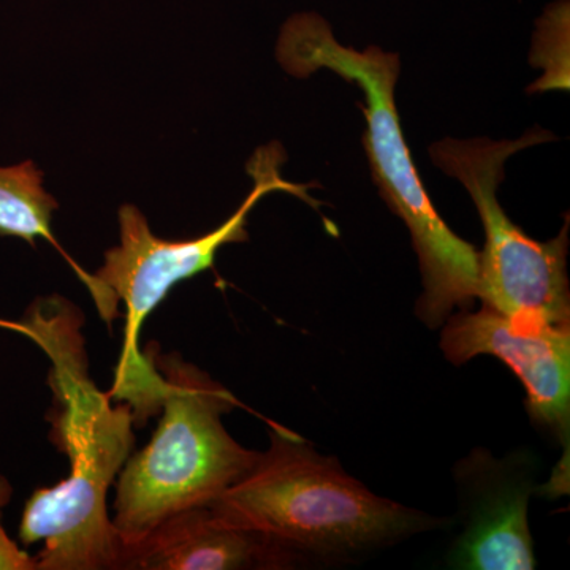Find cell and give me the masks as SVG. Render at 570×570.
<instances>
[{
    "label": "cell",
    "instance_id": "cell-10",
    "mask_svg": "<svg viewBox=\"0 0 570 570\" xmlns=\"http://www.w3.org/2000/svg\"><path fill=\"white\" fill-rule=\"evenodd\" d=\"M58 202L43 187V171L32 160L13 167H0V235L17 236L36 245L37 238L47 239L73 266L82 284L92 291V275L63 253L51 232L52 213Z\"/></svg>",
    "mask_w": 570,
    "mask_h": 570
},
{
    "label": "cell",
    "instance_id": "cell-5",
    "mask_svg": "<svg viewBox=\"0 0 570 570\" xmlns=\"http://www.w3.org/2000/svg\"><path fill=\"white\" fill-rule=\"evenodd\" d=\"M285 154L279 142L255 151L247 164L254 187L234 216L200 238L167 242L153 234L148 219L135 205L119 209V245L105 253L104 265L92 275L94 302L104 321L111 325L116 307L126 306L121 356L108 395L132 409L135 426L145 425L163 411L165 379L151 355L140 352L138 336L146 317L164 302L168 292L184 279L213 268L217 250L232 243L247 242V217L254 206L272 193H285L318 205L307 195L309 184H294L281 175Z\"/></svg>",
    "mask_w": 570,
    "mask_h": 570
},
{
    "label": "cell",
    "instance_id": "cell-8",
    "mask_svg": "<svg viewBox=\"0 0 570 570\" xmlns=\"http://www.w3.org/2000/svg\"><path fill=\"white\" fill-rule=\"evenodd\" d=\"M534 472L535 463L524 452L498 460L487 450L475 449L456 464L463 531L450 549V568L535 569L528 521Z\"/></svg>",
    "mask_w": 570,
    "mask_h": 570
},
{
    "label": "cell",
    "instance_id": "cell-4",
    "mask_svg": "<svg viewBox=\"0 0 570 570\" xmlns=\"http://www.w3.org/2000/svg\"><path fill=\"white\" fill-rule=\"evenodd\" d=\"M149 355L167 390L151 442L119 472L111 521L122 560L164 521L208 508L261 453L243 448L225 430L224 415L239 406L232 392L179 355Z\"/></svg>",
    "mask_w": 570,
    "mask_h": 570
},
{
    "label": "cell",
    "instance_id": "cell-3",
    "mask_svg": "<svg viewBox=\"0 0 570 570\" xmlns=\"http://www.w3.org/2000/svg\"><path fill=\"white\" fill-rule=\"evenodd\" d=\"M277 55L295 77L330 70L358 86L371 174L385 204L406 224L417 253L423 294L415 313L423 324L438 328L453 311H468L478 298L479 250L450 230L428 197L396 110L397 55L377 47H344L317 13L295 14L285 22Z\"/></svg>",
    "mask_w": 570,
    "mask_h": 570
},
{
    "label": "cell",
    "instance_id": "cell-6",
    "mask_svg": "<svg viewBox=\"0 0 570 570\" xmlns=\"http://www.w3.org/2000/svg\"><path fill=\"white\" fill-rule=\"evenodd\" d=\"M550 140L553 135L539 129L515 141L450 138L430 148L433 163L466 187L485 230V246L479 253L478 298L482 306L520 325H570L569 220L557 238L535 242L498 202L505 160Z\"/></svg>",
    "mask_w": 570,
    "mask_h": 570
},
{
    "label": "cell",
    "instance_id": "cell-1",
    "mask_svg": "<svg viewBox=\"0 0 570 570\" xmlns=\"http://www.w3.org/2000/svg\"><path fill=\"white\" fill-rule=\"evenodd\" d=\"M51 360V442L70 461L67 479L26 502L20 539L43 542L37 570L121 569L122 547L107 512V493L135 445L132 409L111 406L88 373L82 314L61 296L32 303L20 322L0 321Z\"/></svg>",
    "mask_w": 570,
    "mask_h": 570
},
{
    "label": "cell",
    "instance_id": "cell-2",
    "mask_svg": "<svg viewBox=\"0 0 570 570\" xmlns=\"http://www.w3.org/2000/svg\"><path fill=\"white\" fill-rule=\"evenodd\" d=\"M269 425L268 450L208 505L217 523L261 535L294 566L352 564L444 523L377 497L306 439Z\"/></svg>",
    "mask_w": 570,
    "mask_h": 570
},
{
    "label": "cell",
    "instance_id": "cell-7",
    "mask_svg": "<svg viewBox=\"0 0 570 570\" xmlns=\"http://www.w3.org/2000/svg\"><path fill=\"white\" fill-rule=\"evenodd\" d=\"M441 348L453 365L479 355L505 363L527 390L530 417L560 439L569 464L570 325H520L482 306L445 321Z\"/></svg>",
    "mask_w": 570,
    "mask_h": 570
},
{
    "label": "cell",
    "instance_id": "cell-11",
    "mask_svg": "<svg viewBox=\"0 0 570 570\" xmlns=\"http://www.w3.org/2000/svg\"><path fill=\"white\" fill-rule=\"evenodd\" d=\"M13 489L9 480L0 475V570H37L36 558L13 542L2 527V509L9 504Z\"/></svg>",
    "mask_w": 570,
    "mask_h": 570
},
{
    "label": "cell",
    "instance_id": "cell-9",
    "mask_svg": "<svg viewBox=\"0 0 570 570\" xmlns=\"http://www.w3.org/2000/svg\"><path fill=\"white\" fill-rule=\"evenodd\" d=\"M292 561L254 532L224 527L208 508L184 510L127 551L121 569H287Z\"/></svg>",
    "mask_w": 570,
    "mask_h": 570
}]
</instances>
